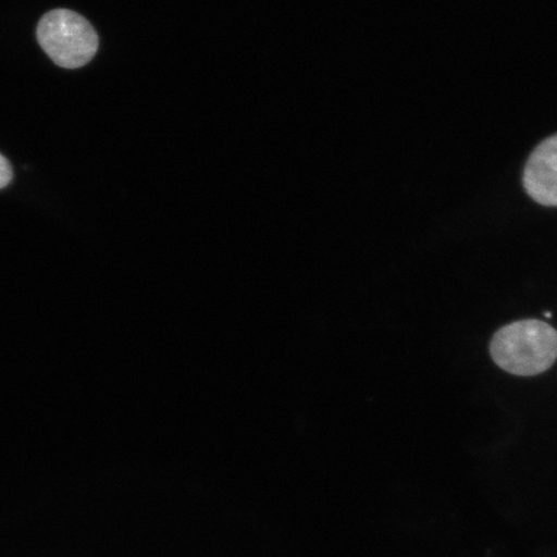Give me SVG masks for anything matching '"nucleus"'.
I'll use <instances>...</instances> for the list:
<instances>
[{
	"mask_svg": "<svg viewBox=\"0 0 557 557\" xmlns=\"http://www.w3.org/2000/svg\"><path fill=\"white\" fill-rule=\"evenodd\" d=\"M494 363L507 373L532 377L557 359V331L541 320H519L500 329L491 343Z\"/></svg>",
	"mask_w": 557,
	"mask_h": 557,
	"instance_id": "obj_1",
	"label": "nucleus"
},
{
	"mask_svg": "<svg viewBox=\"0 0 557 557\" xmlns=\"http://www.w3.org/2000/svg\"><path fill=\"white\" fill-rule=\"evenodd\" d=\"M545 317H546V318H552L553 315H552V313H549V312H545Z\"/></svg>",
	"mask_w": 557,
	"mask_h": 557,
	"instance_id": "obj_5",
	"label": "nucleus"
},
{
	"mask_svg": "<svg viewBox=\"0 0 557 557\" xmlns=\"http://www.w3.org/2000/svg\"><path fill=\"white\" fill-rule=\"evenodd\" d=\"M37 38L55 65L69 70L86 66L99 51V35L89 21L74 11L47 12L37 27Z\"/></svg>",
	"mask_w": 557,
	"mask_h": 557,
	"instance_id": "obj_2",
	"label": "nucleus"
},
{
	"mask_svg": "<svg viewBox=\"0 0 557 557\" xmlns=\"http://www.w3.org/2000/svg\"><path fill=\"white\" fill-rule=\"evenodd\" d=\"M13 178L12 165L4 156L0 154V189L11 184Z\"/></svg>",
	"mask_w": 557,
	"mask_h": 557,
	"instance_id": "obj_4",
	"label": "nucleus"
},
{
	"mask_svg": "<svg viewBox=\"0 0 557 557\" xmlns=\"http://www.w3.org/2000/svg\"><path fill=\"white\" fill-rule=\"evenodd\" d=\"M522 183L529 197L537 203L557 207V135L545 139L532 152Z\"/></svg>",
	"mask_w": 557,
	"mask_h": 557,
	"instance_id": "obj_3",
	"label": "nucleus"
}]
</instances>
